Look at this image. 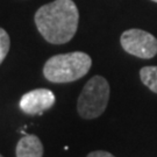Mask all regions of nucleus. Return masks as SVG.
Returning a JSON list of instances; mask_svg holds the SVG:
<instances>
[{
	"label": "nucleus",
	"instance_id": "obj_1",
	"mask_svg": "<svg viewBox=\"0 0 157 157\" xmlns=\"http://www.w3.org/2000/svg\"><path fill=\"white\" fill-rule=\"evenodd\" d=\"M34 20L47 42L63 44L67 43L77 32L79 12L72 0H55L40 7Z\"/></svg>",
	"mask_w": 157,
	"mask_h": 157
},
{
	"label": "nucleus",
	"instance_id": "obj_2",
	"mask_svg": "<svg viewBox=\"0 0 157 157\" xmlns=\"http://www.w3.org/2000/svg\"><path fill=\"white\" fill-rule=\"evenodd\" d=\"M92 65L91 57L82 51L50 57L43 67V75L51 83H71L84 77Z\"/></svg>",
	"mask_w": 157,
	"mask_h": 157
},
{
	"label": "nucleus",
	"instance_id": "obj_3",
	"mask_svg": "<svg viewBox=\"0 0 157 157\" xmlns=\"http://www.w3.org/2000/svg\"><path fill=\"white\" fill-rule=\"evenodd\" d=\"M109 100V84L101 76H94L84 85L77 100L78 114L85 120H92L105 112Z\"/></svg>",
	"mask_w": 157,
	"mask_h": 157
},
{
	"label": "nucleus",
	"instance_id": "obj_4",
	"mask_svg": "<svg viewBox=\"0 0 157 157\" xmlns=\"http://www.w3.org/2000/svg\"><path fill=\"white\" fill-rule=\"evenodd\" d=\"M120 42L126 52L144 59L156 56L157 39L142 29H128L122 33Z\"/></svg>",
	"mask_w": 157,
	"mask_h": 157
},
{
	"label": "nucleus",
	"instance_id": "obj_5",
	"mask_svg": "<svg viewBox=\"0 0 157 157\" xmlns=\"http://www.w3.org/2000/svg\"><path fill=\"white\" fill-rule=\"evenodd\" d=\"M55 94L48 89H36L25 93L20 99V108L28 115H41L54 106Z\"/></svg>",
	"mask_w": 157,
	"mask_h": 157
},
{
	"label": "nucleus",
	"instance_id": "obj_6",
	"mask_svg": "<svg viewBox=\"0 0 157 157\" xmlns=\"http://www.w3.org/2000/svg\"><path fill=\"white\" fill-rule=\"evenodd\" d=\"M17 157H42L43 144L36 135H25L17 144Z\"/></svg>",
	"mask_w": 157,
	"mask_h": 157
},
{
	"label": "nucleus",
	"instance_id": "obj_7",
	"mask_svg": "<svg viewBox=\"0 0 157 157\" xmlns=\"http://www.w3.org/2000/svg\"><path fill=\"white\" fill-rule=\"evenodd\" d=\"M140 78L149 90L157 93V67H144L140 70Z\"/></svg>",
	"mask_w": 157,
	"mask_h": 157
},
{
	"label": "nucleus",
	"instance_id": "obj_8",
	"mask_svg": "<svg viewBox=\"0 0 157 157\" xmlns=\"http://www.w3.org/2000/svg\"><path fill=\"white\" fill-rule=\"evenodd\" d=\"M11 47V40L5 29L0 28V64L6 58Z\"/></svg>",
	"mask_w": 157,
	"mask_h": 157
},
{
	"label": "nucleus",
	"instance_id": "obj_9",
	"mask_svg": "<svg viewBox=\"0 0 157 157\" xmlns=\"http://www.w3.org/2000/svg\"><path fill=\"white\" fill-rule=\"evenodd\" d=\"M86 157H115L111 152L104 151V150H95V151L90 152Z\"/></svg>",
	"mask_w": 157,
	"mask_h": 157
},
{
	"label": "nucleus",
	"instance_id": "obj_10",
	"mask_svg": "<svg viewBox=\"0 0 157 157\" xmlns=\"http://www.w3.org/2000/svg\"><path fill=\"white\" fill-rule=\"evenodd\" d=\"M151 1H155V2H157V0H151Z\"/></svg>",
	"mask_w": 157,
	"mask_h": 157
},
{
	"label": "nucleus",
	"instance_id": "obj_11",
	"mask_svg": "<svg viewBox=\"0 0 157 157\" xmlns=\"http://www.w3.org/2000/svg\"><path fill=\"white\" fill-rule=\"evenodd\" d=\"M0 157H4V156H2V155H0Z\"/></svg>",
	"mask_w": 157,
	"mask_h": 157
}]
</instances>
